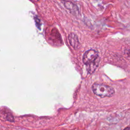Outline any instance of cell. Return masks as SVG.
<instances>
[{
  "label": "cell",
  "instance_id": "7a4b0ae2",
  "mask_svg": "<svg viewBox=\"0 0 130 130\" xmlns=\"http://www.w3.org/2000/svg\"><path fill=\"white\" fill-rule=\"evenodd\" d=\"M99 54L98 52L93 49H90L86 51L83 56V62L86 65H88L98 59Z\"/></svg>",
  "mask_w": 130,
  "mask_h": 130
},
{
  "label": "cell",
  "instance_id": "5b68a950",
  "mask_svg": "<svg viewBox=\"0 0 130 130\" xmlns=\"http://www.w3.org/2000/svg\"><path fill=\"white\" fill-rule=\"evenodd\" d=\"M64 5L66 9L69 10L73 13L77 12L78 11L77 6L71 2H65Z\"/></svg>",
  "mask_w": 130,
  "mask_h": 130
},
{
  "label": "cell",
  "instance_id": "3957f363",
  "mask_svg": "<svg viewBox=\"0 0 130 130\" xmlns=\"http://www.w3.org/2000/svg\"><path fill=\"white\" fill-rule=\"evenodd\" d=\"M69 40L71 46L74 48L78 47L79 45V41L77 36L74 34H71L69 36Z\"/></svg>",
  "mask_w": 130,
  "mask_h": 130
},
{
  "label": "cell",
  "instance_id": "ba28073f",
  "mask_svg": "<svg viewBox=\"0 0 130 130\" xmlns=\"http://www.w3.org/2000/svg\"><path fill=\"white\" fill-rule=\"evenodd\" d=\"M35 1H39V0H35Z\"/></svg>",
  "mask_w": 130,
  "mask_h": 130
},
{
  "label": "cell",
  "instance_id": "277c9868",
  "mask_svg": "<svg viewBox=\"0 0 130 130\" xmlns=\"http://www.w3.org/2000/svg\"><path fill=\"white\" fill-rule=\"evenodd\" d=\"M99 61H100V58L98 57V59L95 60L94 62L86 66L87 70L89 73L92 74L93 72H94L96 68L98 67Z\"/></svg>",
  "mask_w": 130,
  "mask_h": 130
},
{
  "label": "cell",
  "instance_id": "8992f818",
  "mask_svg": "<svg viewBox=\"0 0 130 130\" xmlns=\"http://www.w3.org/2000/svg\"><path fill=\"white\" fill-rule=\"evenodd\" d=\"M7 120L11 121V122H13L14 121V117L11 114H8L7 115Z\"/></svg>",
  "mask_w": 130,
  "mask_h": 130
},
{
  "label": "cell",
  "instance_id": "52a82bcc",
  "mask_svg": "<svg viewBox=\"0 0 130 130\" xmlns=\"http://www.w3.org/2000/svg\"><path fill=\"white\" fill-rule=\"evenodd\" d=\"M35 21H36V25L37 26V27L39 28V25H38V24H39V25H40V19L37 17H36L35 18Z\"/></svg>",
  "mask_w": 130,
  "mask_h": 130
},
{
  "label": "cell",
  "instance_id": "6da1fadb",
  "mask_svg": "<svg viewBox=\"0 0 130 130\" xmlns=\"http://www.w3.org/2000/svg\"><path fill=\"white\" fill-rule=\"evenodd\" d=\"M92 90L95 94L102 98L112 96L115 93L113 88L102 83H94L92 86Z\"/></svg>",
  "mask_w": 130,
  "mask_h": 130
}]
</instances>
